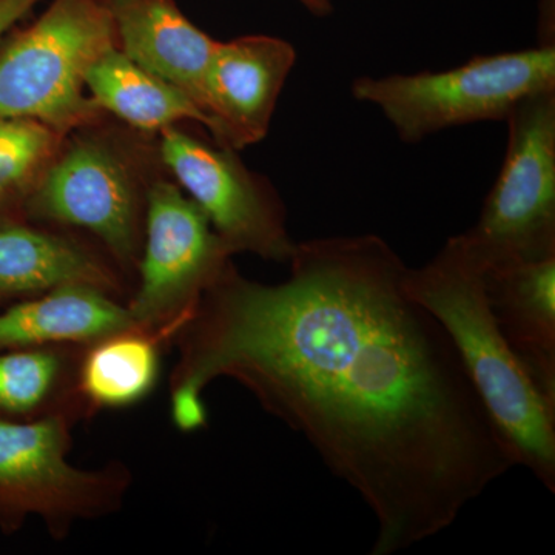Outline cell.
Wrapping results in <instances>:
<instances>
[{"mask_svg":"<svg viewBox=\"0 0 555 555\" xmlns=\"http://www.w3.org/2000/svg\"><path fill=\"white\" fill-rule=\"evenodd\" d=\"M288 264L261 284L229 262L204 292L173 400L203 403L221 377L247 387L366 503L371 555L440 534L516 466L454 343L382 236L302 241Z\"/></svg>","mask_w":555,"mask_h":555,"instance_id":"6da1fadb","label":"cell"},{"mask_svg":"<svg viewBox=\"0 0 555 555\" xmlns=\"http://www.w3.org/2000/svg\"><path fill=\"white\" fill-rule=\"evenodd\" d=\"M406 291L454 343L470 383L516 466L555 492V404L529 377L496 324L483 275L459 235L436 257L408 269Z\"/></svg>","mask_w":555,"mask_h":555,"instance_id":"7a4b0ae2","label":"cell"},{"mask_svg":"<svg viewBox=\"0 0 555 555\" xmlns=\"http://www.w3.org/2000/svg\"><path fill=\"white\" fill-rule=\"evenodd\" d=\"M116 43L105 0H53L0 47V118L38 120L62 137L96 122L86 94L94 61Z\"/></svg>","mask_w":555,"mask_h":555,"instance_id":"3957f363","label":"cell"},{"mask_svg":"<svg viewBox=\"0 0 555 555\" xmlns=\"http://www.w3.org/2000/svg\"><path fill=\"white\" fill-rule=\"evenodd\" d=\"M555 89V43L477 56L444 72L361 76L352 96L375 105L409 144L440 131L506 120L518 102Z\"/></svg>","mask_w":555,"mask_h":555,"instance_id":"277c9868","label":"cell"},{"mask_svg":"<svg viewBox=\"0 0 555 555\" xmlns=\"http://www.w3.org/2000/svg\"><path fill=\"white\" fill-rule=\"evenodd\" d=\"M480 218L459 235L481 272L555 257V89L518 102Z\"/></svg>","mask_w":555,"mask_h":555,"instance_id":"5b68a950","label":"cell"},{"mask_svg":"<svg viewBox=\"0 0 555 555\" xmlns=\"http://www.w3.org/2000/svg\"><path fill=\"white\" fill-rule=\"evenodd\" d=\"M160 134L164 163L206 214L230 255L288 262L297 243L288 235L286 210L269 182L251 173L235 149L207 144L175 126Z\"/></svg>","mask_w":555,"mask_h":555,"instance_id":"8992f818","label":"cell"},{"mask_svg":"<svg viewBox=\"0 0 555 555\" xmlns=\"http://www.w3.org/2000/svg\"><path fill=\"white\" fill-rule=\"evenodd\" d=\"M141 286L129 312L134 326L155 327L196 308L228 268L230 251L203 210L169 181L147 192Z\"/></svg>","mask_w":555,"mask_h":555,"instance_id":"52a82bcc","label":"cell"},{"mask_svg":"<svg viewBox=\"0 0 555 555\" xmlns=\"http://www.w3.org/2000/svg\"><path fill=\"white\" fill-rule=\"evenodd\" d=\"M22 210L33 218L89 230L122 261L137 255L138 179L129 160L101 139H79L56 153Z\"/></svg>","mask_w":555,"mask_h":555,"instance_id":"ba28073f","label":"cell"},{"mask_svg":"<svg viewBox=\"0 0 555 555\" xmlns=\"http://www.w3.org/2000/svg\"><path fill=\"white\" fill-rule=\"evenodd\" d=\"M295 61L294 46L273 36L218 40L206 87L219 145L241 150L268 137L278 98Z\"/></svg>","mask_w":555,"mask_h":555,"instance_id":"9c48e42d","label":"cell"},{"mask_svg":"<svg viewBox=\"0 0 555 555\" xmlns=\"http://www.w3.org/2000/svg\"><path fill=\"white\" fill-rule=\"evenodd\" d=\"M102 478L65 460V427L57 418L13 423L0 418V511L47 517L90 513Z\"/></svg>","mask_w":555,"mask_h":555,"instance_id":"30bf717a","label":"cell"},{"mask_svg":"<svg viewBox=\"0 0 555 555\" xmlns=\"http://www.w3.org/2000/svg\"><path fill=\"white\" fill-rule=\"evenodd\" d=\"M105 3L112 13L119 49L142 68L184 91L210 115L207 73L218 40L192 24L173 0Z\"/></svg>","mask_w":555,"mask_h":555,"instance_id":"8fae6325","label":"cell"},{"mask_svg":"<svg viewBox=\"0 0 555 555\" xmlns=\"http://www.w3.org/2000/svg\"><path fill=\"white\" fill-rule=\"evenodd\" d=\"M486 297L529 377L555 404V257L485 270Z\"/></svg>","mask_w":555,"mask_h":555,"instance_id":"7c38bea8","label":"cell"},{"mask_svg":"<svg viewBox=\"0 0 555 555\" xmlns=\"http://www.w3.org/2000/svg\"><path fill=\"white\" fill-rule=\"evenodd\" d=\"M64 286L116 287L113 273L87 248L64 236L0 217V299Z\"/></svg>","mask_w":555,"mask_h":555,"instance_id":"4fadbf2b","label":"cell"},{"mask_svg":"<svg viewBox=\"0 0 555 555\" xmlns=\"http://www.w3.org/2000/svg\"><path fill=\"white\" fill-rule=\"evenodd\" d=\"M134 328L129 308H120L107 292L90 286L57 287L0 313V352L108 338Z\"/></svg>","mask_w":555,"mask_h":555,"instance_id":"5bb4252c","label":"cell"},{"mask_svg":"<svg viewBox=\"0 0 555 555\" xmlns=\"http://www.w3.org/2000/svg\"><path fill=\"white\" fill-rule=\"evenodd\" d=\"M90 98L134 129L155 131L182 120L203 124L217 139L214 118L189 94L131 61L118 46L102 53L86 76Z\"/></svg>","mask_w":555,"mask_h":555,"instance_id":"9a60e30c","label":"cell"},{"mask_svg":"<svg viewBox=\"0 0 555 555\" xmlns=\"http://www.w3.org/2000/svg\"><path fill=\"white\" fill-rule=\"evenodd\" d=\"M91 350L82 367V389L96 403L122 406L152 389L158 374V356L147 338L130 332L105 338Z\"/></svg>","mask_w":555,"mask_h":555,"instance_id":"2e32d148","label":"cell"},{"mask_svg":"<svg viewBox=\"0 0 555 555\" xmlns=\"http://www.w3.org/2000/svg\"><path fill=\"white\" fill-rule=\"evenodd\" d=\"M61 133L38 120L0 118V217H14L61 149Z\"/></svg>","mask_w":555,"mask_h":555,"instance_id":"e0dca14e","label":"cell"},{"mask_svg":"<svg viewBox=\"0 0 555 555\" xmlns=\"http://www.w3.org/2000/svg\"><path fill=\"white\" fill-rule=\"evenodd\" d=\"M60 363L51 353L16 350L0 353V411L28 412L49 396Z\"/></svg>","mask_w":555,"mask_h":555,"instance_id":"ac0fdd59","label":"cell"},{"mask_svg":"<svg viewBox=\"0 0 555 555\" xmlns=\"http://www.w3.org/2000/svg\"><path fill=\"white\" fill-rule=\"evenodd\" d=\"M38 2L39 0H0V39Z\"/></svg>","mask_w":555,"mask_h":555,"instance_id":"d6986e66","label":"cell"},{"mask_svg":"<svg viewBox=\"0 0 555 555\" xmlns=\"http://www.w3.org/2000/svg\"><path fill=\"white\" fill-rule=\"evenodd\" d=\"M299 2L317 16H326L332 11V0H299Z\"/></svg>","mask_w":555,"mask_h":555,"instance_id":"ffe728a7","label":"cell"}]
</instances>
